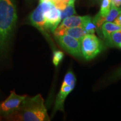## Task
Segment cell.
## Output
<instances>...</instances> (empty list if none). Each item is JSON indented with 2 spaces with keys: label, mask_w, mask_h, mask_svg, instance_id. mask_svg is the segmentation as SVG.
<instances>
[{
  "label": "cell",
  "mask_w": 121,
  "mask_h": 121,
  "mask_svg": "<svg viewBox=\"0 0 121 121\" xmlns=\"http://www.w3.org/2000/svg\"><path fill=\"white\" fill-rule=\"evenodd\" d=\"M17 20L14 0H0V56L8 51Z\"/></svg>",
  "instance_id": "1"
},
{
  "label": "cell",
  "mask_w": 121,
  "mask_h": 121,
  "mask_svg": "<svg viewBox=\"0 0 121 121\" xmlns=\"http://www.w3.org/2000/svg\"><path fill=\"white\" fill-rule=\"evenodd\" d=\"M13 121H49L44 100L41 94L27 96L22 101L17 110L5 119Z\"/></svg>",
  "instance_id": "2"
},
{
  "label": "cell",
  "mask_w": 121,
  "mask_h": 121,
  "mask_svg": "<svg viewBox=\"0 0 121 121\" xmlns=\"http://www.w3.org/2000/svg\"><path fill=\"white\" fill-rule=\"evenodd\" d=\"M103 49L101 40L94 34H87L81 40V49L82 56L86 60H91Z\"/></svg>",
  "instance_id": "3"
},
{
  "label": "cell",
  "mask_w": 121,
  "mask_h": 121,
  "mask_svg": "<svg viewBox=\"0 0 121 121\" xmlns=\"http://www.w3.org/2000/svg\"><path fill=\"white\" fill-rule=\"evenodd\" d=\"M76 84V78L72 71H69L65 75L60 92L56 99L53 115L58 110H64V102L67 96L73 90Z\"/></svg>",
  "instance_id": "4"
},
{
  "label": "cell",
  "mask_w": 121,
  "mask_h": 121,
  "mask_svg": "<svg viewBox=\"0 0 121 121\" xmlns=\"http://www.w3.org/2000/svg\"><path fill=\"white\" fill-rule=\"evenodd\" d=\"M26 96V95H17L14 90L11 91L7 99L0 103V119H6L15 113Z\"/></svg>",
  "instance_id": "5"
},
{
  "label": "cell",
  "mask_w": 121,
  "mask_h": 121,
  "mask_svg": "<svg viewBox=\"0 0 121 121\" xmlns=\"http://www.w3.org/2000/svg\"><path fill=\"white\" fill-rule=\"evenodd\" d=\"M55 37L59 44L69 54L76 57L82 56L81 49V40L65 34Z\"/></svg>",
  "instance_id": "6"
},
{
  "label": "cell",
  "mask_w": 121,
  "mask_h": 121,
  "mask_svg": "<svg viewBox=\"0 0 121 121\" xmlns=\"http://www.w3.org/2000/svg\"><path fill=\"white\" fill-rule=\"evenodd\" d=\"M29 20L31 25L38 29L45 37V38L47 39L49 43L52 45V40L49 34L48 33V30L47 28L46 24H45L44 16V13L40 3H39L37 8L30 15Z\"/></svg>",
  "instance_id": "7"
},
{
  "label": "cell",
  "mask_w": 121,
  "mask_h": 121,
  "mask_svg": "<svg viewBox=\"0 0 121 121\" xmlns=\"http://www.w3.org/2000/svg\"><path fill=\"white\" fill-rule=\"evenodd\" d=\"M89 16H69L63 20L61 24L57 26L54 31V35L55 37L60 35V33L63 30L67 29L74 28V27L82 26L83 24Z\"/></svg>",
  "instance_id": "8"
},
{
  "label": "cell",
  "mask_w": 121,
  "mask_h": 121,
  "mask_svg": "<svg viewBox=\"0 0 121 121\" xmlns=\"http://www.w3.org/2000/svg\"><path fill=\"white\" fill-rule=\"evenodd\" d=\"M43 13L47 28L48 30H50L52 33H54L61 20L60 10L53 4L49 10L43 12Z\"/></svg>",
  "instance_id": "9"
},
{
  "label": "cell",
  "mask_w": 121,
  "mask_h": 121,
  "mask_svg": "<svg viewBox=\"0 0 121 121\" xmlns=\"http://www.w3.org/2000/svg\"><path fill=\"white\" fill-rule=\"evenodd\" d=\"M64 34L73 37L74 38L81 40V39L86 34H87V33L86 32V31L84 29V28L82 27L78 26L65 29L62 31L60 35Z\"/></svg>",
  "instance_id": "10"
},
{
  "label": "cell",
  "mask_w": 121,
  "mask_h": 121,
  "mask_svg": "<svg viewBox=\"0 0 121 121\" xmlns=\"http://www.w3.org/2000/svg\"><path fill=\"white\" fill-rule=\"evenodd\" d=\"M120 30H121V26L113 22H104L102 26V31L105 40L108 38L112 33Z\"/></svg>",
  "instance_id": "11"
},
{
  "label": "cell",
  "mask_w": 121,
  "mask_h": 121,
  "mask_svg": "<svg viewBox=\"0 0 121 121\" xmlns=\"http://www.w3.org/2000/svg\"><path fill=\"white\" fill-rule=\"evenodd\" d=\"M121 13V7H116L111 4V7L109 10V12L105 17L101 16L102 22L103 23L104 22H113L114 20L117 18Z\"/></svg>",
  "instance_id": "12"
},
{
  "label": "cell",
  "mask_w": 121,
  "mask_h": 121,
  "mask_svg": "<svg viewBox=\"0 0 121 121\" xmlns=\"http://www.w3.org/2000/svg\"><path fill=\"white\" fill-rule=\"evenodd\" d=\"M106 42L109 46L118 47L121 43V30L112 33L106 40Z\"/></svg>",
  "instance_id": "13"
},
{
  "label": "cell",
  "mask_w": 121,
  "mask_h": 121,
  "mask_svg": "<svg viewBox=\"0 0 121 121\" xmlns=\"http://www.w3.org/2000/svg\"><path fill=\"white\" fill-rule=\"evenodd\" d=\"M75 2H69L64 10L60 11L61 13V20H63L65 18L72 16L76 13L75 10V6H74Z\"/></svg>",
  "instance_id": "14"
},
{
  "label": "cell",
  "mask_w": 121,
  "mask_h": 121,
  "mask_svg": "<svg viewBox=\"0 0 121 121\" xmlns=\"http://www.w3.org/2000/svg\"><path fill=\"white\" fill-rule=\"evenodd\" d=\"M82 27L85 30L87 34H94L95 30H96V25L94 23L91 17L90 16H88Z\"/></svg>",
  "instance_id": "15"
},
{
  "label": "cell",
  "mask_w": 121,
  "mask_h": 121,
  "mask_svg": "<svg viewBox=\"0 0 121 121\" xmlns=\"http://www.w3.org/2000/svg\"><path fill=\"white\" fill-rule=\"evenodd\" d=\"M112 0H102L100 10L99 14L102 17H105L109 12L111 7Z\"/></svg>",
  "instance_id": "16"
},
{
  "label": "cell",
  "mask_w": 121,
  "mask_h": 121,
  "mask_svg": "<svg viewBox=\"0 0 121 121\" xmlns=\"http://www.w3.org/2000/svg\"><path fill=\"white\" fill-rule=\"evenodd\" d=\"M64 54L60 51H54L53 56V63L54 66H57L63 60Z\"/></svg>",
  "instance_id": "17"
},
{
  "label": "cell",
  "mask_w": 121,
  "mask_h": 121,
  "mask_svg": "<svg viewBox=\"0 0 121 121\" xmlns=\"http://www.w3.org/2000/svg\"><path fill=\"white\" fill-rule=\"evenodd\" d=\"M57 9L60 11L64 10L69 4V0H51Z\"/></svg>",
  "instance_id": "18"
},
{
  "label": "cell",
  "mask_w": 121,
  "mask_h": 121,
  "mask_svg": "<svg viewBox=\"0 0 121 121\" xmlns=\"http://www.w3.org/2000/svg\"><path fill=\"white\" fill-rule=\"evenodd\" d=\"M112 4L116 7H120L121 6V0H112Z\"/></svg>",
  "instance_id": "19"
},
{
  "label": "cell",
  "mask_w": 121,
  "mask_h": 121,
  "mask_svg": "<svg viewBox=\"0 0 121 121\" xmlns=\"http://www.w3.org/2000/svg\"><path fill=\"white\" fill-rule=\"evenodd\" d=\"M114 22L115 24H117L118 25L121 26V13L118 17L114 20Z\"/></svg>",
  "instance_id": "20"
},
{
  "label": "cell",
  "mask_w": 121,
  "mask_h": 121,
  "mask_svg": "<svg viewBox=\"0 0 121 121\" xmlns=\"http://www.w3.org/2000/svg\"><path fill=\"white\" fill-rule=\"evenodd\" d=\"M115 76L116 77H121V69H119L117 71V72H116V73H115Z\"/></svg>",
  "instance_id": "21"
},
{
  "label": "cell",
  "mask_w": 121,
  "mask_h": 121,
  "mask_svg": "<svg viewBox=\"0 0 121 121\" xmlns=\"http://www.w3.org/2000/svg\"><path fill=\"white\" fill-rule=\"evenodd\" d=\"M51 1V0H40V2H43V1Z\"/></svg>",
  "instance_id": "22"
},
{
  "label": "cell",
  "mask_w": 121,
  "mask_h": 121,
  "mask_svg": "<svg viewBox=\"0 0 121 121\" xmlns=\"http://www.w3.org/2000/svg\"><path fill=\"white\" fill-rule=\"evenodd\" d=\"M75 0H69V1H70V2H75Z\"/></svg>",
  "instance_id": "23"
},
{
  "label": "cell",
  "mask_w": 121,
  "mask_h": 121,
  "mask_svg": "<svg viewBox=\"0 0 121 121\" xmlns=\"http://www.w3.org/2000/svg\"><path fill=\"white\" fill-rule=\"evenodd\" d=\"M118 48H120L121 49V43L120 44H119V45H118Z\"/></svg>",
  "instance_id": "24"
},
{
  "label": "cell",
  "mask_w": 121,
  "mask_h": 121,
  "mask_svg": "<svg viewBox=\"0 0 121 121\" xmlns=\"http://www.w3.org/2000/svg\"><path fill=\"white\" fill-rule=\"evenodd\" d=\"M99 1H102V0H99Z\"/></svg>",
  "instance_id": "25"
}]
</instances>
